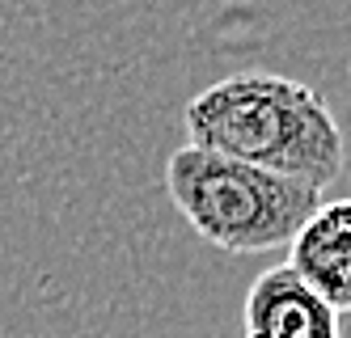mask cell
I'll return each mask as SVG.
<instances>
[{
  "mask_svg": "<svg viewBox=\"0 0 351 338\" xmlns=\"http://www.w3.org/2000/svg\"><path fill=\"white\" fill-rule=\"evenodd\" d=\"M241 326L245 338H343L339 313L322 304L284 263L250 283Z\"/></svg>",
  "mask_w": 351,
  "mask_h": 338,
  "instance_id": "obj_4",
  "label": "cell"
},
{
  "mask_svg": "<svg viewBox=\"0 0 351 338\" xmlns=\"http://www.w3.org/2000/svg\"><path fill=\"white\" fill-rule=\"evenodd\" d=\"M186 144L326 191L347 148L326 97L280 72H237L195 93L182 110Z\"/></svg>",
  "mask_w": 351,
  "mask_h": 338,
  "instance_id": "obj_1",
  "label": "cell"
},
{
  "mask_svg": "<svg viewBox=\"0 0 351 338\" xmlns=\"http://www.w3.org/2000/svg\"><path fill=\"white\" fill-rule=\"evenodd\" d=\"M284 267L339 317L351 313V199L313 207V216L296 228Z\"/></svg>",
  "mask_w": 351,
  "mask_h": 338,
  "instance_id": "obj_3",
  "label": "cell"
},
{
  "mask_svg": "<svg viewBox=\"0 0 351 338\" xmlns=\"http://www.w3.org/2000/svg\"><path fill=\"white\" fill-rule=\"evenodd\" d=\"M165 191L178 216L224 254H267L292 245L296 228L322 203V191L309 182L241 165L195 144L169 152Z\"/></svg>",
  "mask_w": 351,
  "mask_h": 338,
  "instance_id": "obj_2",
  "label": "cell"
}]
</instances>
